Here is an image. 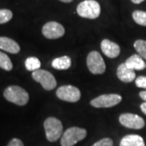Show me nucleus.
<instances>
[{
    "instance_id": "27",
    "label": "nucleus",
    "mask_w": 146,
    "mask_h": 146,
    "mask_svg": "<svg viewBox=\"0 0 146 146\" xmlns=\"http://www.w3.org/2000/svg\"><path fill=\"white\" fill-rule=\"evenodd\" d=\"M133 3H135V4H140L143 1H145V0H131Z\"/></svg>"
},
{
    "instance_id": "6",
    "label": "nucleus",
    "mask_w": 146,
    "mask_h": 146,
    "mask_svg": "<svg viewBox=\"0 0 146 146\" xmlns=\"http://www.w3.org/2000/svg\"><path fill=\"white\" fill-rule=\"evenodd\" d=\"M122 97L119 94H103L90 102L92 106L96 108H109L119 104Z\"/></svg>"
},
{
    "instance_id": "13",
    "label": "nucleus",
    "mask_w": 146,
    "mask_h": 146,
    "mask_svg": "<svg viewBox=\"0 0 146 146\" xmlns=\"http://www.w3.org/2000/svg\"><path fill=\"white\" fill-rule=\"evenodd\" d=\"M0 49L11 54H17L21 50L19 44L7 36H0Z\"/></svg>"
},
{
    "instance_id": "15",
    "label": "nucleus",
    "mask_w": 146,
    "mask_h": 146,
    "mask_svg": "<svg viewBox=\"0 0 146 146\" xmlns=\"http://www.w3.org/2000/svg\"><path fill=\"white\" fill-rule=\"evenodd\" d=\"M119 146H145V144L139 135H127L122 138Z\"/></svg>"
},
{
    "instance_id": "19",
    "label": "nucleus",
    "mask_w": 146,
    "mask_h": 146,
    "mask_svg": "<svg viewBox=\"0 0 146 146\" xmlns=\"http://www.w3.org/2000/svg\"><path fill=\"white\" fill-rule=\"evenodd\" d=\"M134 48L141 57L146 59V41L141 39L136 40L134 42Z\"/></svg>"
},
{
    "instance_id": "7",
    "label": "nucleus",
    "mask_w": 146,
    "mask_h": 146,
    "mask_svg": "<svg viewBox=\"0 0 146 146\" xmlns=\"http://www.w3.org/2000/svg\"><path fill=\"white\" fill-rule=\"evenodd\" d=\"M87 66L89 72L95 75L103 74L106 71V63L100 53L92 51L87 56Z\"/></svg>"
},
{
    "instance_id": "5",
    "label": "nucleus",
    "mask_w": 146,
    "mask_h": 146,
    "mask_svg": "<svg viewBox=\"0 0 146 146\" xmlns=\"http://www.w3.org/2000/svg\"><path fill=\"white\" fill-rule=\"evenodd\" d=\"M32 77L35 81L41 84L43 89L47 91L53 90L57 85V81L54 76L46 70L39 69L36 72H33L32 73Z\"/></svg>"
},
{
    "instance_id": "8",
    "label": "nucleus",
    "mask_w": 146,
    "mask_h": 146,
    "mask_svg": "<svg viewBox=\"0 0 146 146\" xmlns=\"http://www.w3.org/2000/svg\"><path fill=\"white\" fill-rule=\"evenodd\" d=\"M58 98L68 102H76L80 99V91L72 85H63L56 91Z\"/></svg>"
},
{
    "instance_id": "11",
    "label": "nucleus",
    "mask_w": 146,
    "mask_h": 146,
    "mask_svg": "<svg viewBox=\"0 0 146 146\" xmlns=\"http://www.w3.org/2000/svg\"><path fill=\"white\" fill-rule=\"evenodd\" d=\"M102 51L108 58H117L120 54L119 46L114 42H111L108 39H104L101 43Z\"/></svg>"
},
{
    "instance_id": "4",
    "label": "nucleus",
    "mask_w": 146,
    "mask_h": 146,
    "mask_svg": "<svg viewBox=\"0 0 146 146\" xmlns=\"http://www.w3.org/2000/svg\"><path fill=\"white\" fill-rule=\"evenodd\" d=\"M87 136V131L84 128L72 127L63 133L61 137V145L74 146L79 141L84 140Z\"/></svg>"
},
{
    "instance_id": "12",
    "label": "nucleus",
    "mask_w": 146,
    "mask_h": 146,
    "mask_svg": "<svg viewBox=\"0 0 146 146\" xmlns=\"http://www.w3.org/2000/svg\"><path fill=\"white\" fill-rule=\"evenodd\" d=\"M117 76L124 83H130L136 80V72L134 70L128 68L125 63H121L117 68Z\"/></svg>"
},
{
    "instance_id": "24",
    "label": "nucleus",
    "mask_w": 146,
    "mask_h": 146,
    "mask_svg": "<svg viewBox=\"0 0 146 146\" xmlns=\"http://www.w3.org/2000/svg\"><path fill=\"white\" fill-rule=\"evenodd\" d=\"M7 146H25L23 142L20 140V139H17V138H13L11 141L8 143Z\"/></svg>"
},
{
    "instance_id": "28",
    "label": "nucleus",
    "mask_w": 146,
    "mask_h": 146,
    "mask_svg": "<svg viewBox=\"0 0 146 146\" xmlns=\"http://www.w3.org/2000/svg\"><path fill=\"white\" fill-rule=\"evenodd\" d=\"M59 1H61V2H63V3H71V2H72L73 0H59Z\"/></svg>"
},
{
    "instance_id": "14",
    "label": "nucleus",
    "mask_w": 146,
    "mask_h": 146,
    "mask_svg": "<svg viewBox=\"0 0 146 146\" xmlns=\"http://www.w3.org/2000/svg\"><path fill=\"white\" fill-rule=\"evenodd\" d=\"M125 65L130 69L142 71L146 68V63L139 54H133L126 60Z\"/></svg>"
},
{
    "instance_id": "1",
    "label": "nucleus",
    "mask_w": 146,
    "mask_h": 146,
    "mask_svg": "<svg viewBox=\"0 0 146 146\" xmlns=\"http://www.w3.org/2000/svg\"><path fill=\"white\" fill-rule=\"evenodd\" d=\"M76 12L80 17L94 20L99 17L101 6L99 3L95 0H84L78 4Z\"/></svg>"
},
{
    "instance_id": "21",
    "label": "nucleus",
    "mask_w": 146,
    "mask_h": 146,
    "mask_svg": "<svg viewBox=\"0 0 146 146\" xmlns=\"http://www.w3.org/2000/svg\"><path fill=\"white\" fill-rule=\"evenodd\" d=\"M13 14L8 9H0V25L7 23L11 20Z\"/></svg>"
},
{
    "instance_id": "3",
    "label": "nucleus",
    "mask_w": 146,
    "mask_h": 146,
    "mask_svg": "<svg viewBox=\"0 0 146 146\" xmlns=\"http://www.w3.org/2000/svg\"><path fill=\"white\" fill-rule=\"evenodd\" d=\"M44 128L46 139L50 142L58 141L63 136V127L62 122L54 117H50L45 120Z\"/></svg>"
},
{
    "instance_id": "16",
    "label": "nucleus",
    "mask_w": 146,
    "mask_h": 146,
    "mask_svg": "<svg viewBox=\"0 0 146 146\" xmlns=\"http://www.w3.org/2000/svg\"><path fill=\"white\" fill-rule=\"evenodd\" d=\"M72 66V59L69 56L56 58L52 61V67L57 70H67Z\"/></svg>"
},
{
    "instance_id": "9",
    "label": "nucleus",
    "mask_w": 146,
    "mask_h": 146,
    "mask_svg": "<svg viewBox=\"0 0 146 146\" xmlns=\"http://www.w3.org/2000/svg\"><path fill=\"white\" fill-rule=\"evenodd\" d=\"M119 120L122 125L131 129H142L145 125L143 118L131 113H124L120 115Z\"/></svg>"
},
{
    "instance_id": "10",
    "label": "nucleus",
    "mask_w": 146,
    "mask_h": 146,
    "mask_svg": "<svg viewBox=\"0 0 146 146\" xmlns=\"http://www.w3.org/2000/svg\"><path fill=\"white\" fill-rule=\"evenodd\" d=\"M42 34L47 39H58L64 35L65 29L64 27L56 21L47 22L42 27Z\"/></svg>"
},
{
    "instance_id": "26",
    "label": "nucleus",
    "mask_w": 146,
    "mask_h": 146,
    "mask_svg": "<svg viewBox=\"0 0 146 146\" xmlns=\"http://www.w3.org/2000/svg\"><path fill=\"white\" fill-rule=\"evenodd\" d=\"M141 111L146 115V102H144L141 105Z\"/></svg>"
},
{
    "instance_id": "17",
    "label": "nucleus",
    "mask_w": 146,
    "mask_h": 146,
    "mask_svg": "<svg viewBox=\"0 0 146 146\" xmlns=\"http://www.w3.org/2000/svg\"><path fill=\"white\" fill-rule=\"evenodd\" d=\"M25 68L29 72H36L41 68V62L36 57H29L25 60Z\"/></svg>"
},
{
    "instance_id": "22",
    "label": "nucleus",
    "mask_w": 146,
    "mask_h": 146,
    "mask_svg": "<svg viewBox=\"0 0 146 146\" xmlns=\"http://www.w3.org/2000/svg\"><path fill=\"white\" fill-rule=\"evenodd\" d=\"M113 141L110 138H103L96 142L92 146H113Z\"/></svg>"
},
{
    "instance_id": "2",
    "label": "nucleus",
    "mask_w": 146,
    "mask_h": 146,
    "mask_svg": "<svg viewBox=\"0 0 146 146\" xmlns=\"http://www.w3.org/2000/svg\"><path fill=\"white\" fill-rule=\"evenodd\" d=\"M3 96L8 102L18 106H25L28 103L29 96L26 90L20 86L11 85L4 90Z\"/></svg>"
},
{
    "instance_id": "23",
    "label": "nucleus",
    "mask_w": 146,
    "mask_h": 146,
    "mask_svg": "<svg viewBox=\"0 0 146 146\" xmlns=\"http://www.w3.org/2000/svg\"><path fill=\"white\" fill-rule=\"evenodd\" d=\"M135 83H136V85L138 88L146 89V76H138L135 80Z\"/></svg>"
},
{
    "instance_id": "20",
    "label": "nucleus",
    "mask_w": 146,
    "mask_h": 146,
    "mask_svg": "<svg viewBox=\"0 0 146 146\" xmlns=\"http://www.w3.org/2000/svg\"><path fill=\"white\" fill-rule=\"evenodd\" d=\"M0 68H3L5 71H11L13 68L10 58L6 54L1 51H0Z\"/></svg>"
},
{
    "instance_id": "25",
    "label": "nucleus",
    "mask_w": 146,
    "mask_h": 146,
    "mask_svg": "<svg viewBox=\"0 0 146 146\" xmlns=\"http://www.w3.org/2000/svg\"><path fill=\"white\" fill-rule=\"evenodd\" d=\"M139 96H140V98H141V99L144 100L145 102H146V90L145 91H142V92H141V93L139 94Z\"/></svg>"
},
{
    "instance_id": "18",
    "label": "nucleus",
    "mask_w": 146,
    "mask_h": 146,
    "mask_svg": "<svg viewBox=\"0 0 146 146\" xmlns=\"http://www.w3.org/2000/svg\"><path fill=\"white\" fill-rule=\"evenodd\" d=\"M132 18L137 25L146 27V11L136 10L132 12Z\"/></svg>"
}]
</instances>
